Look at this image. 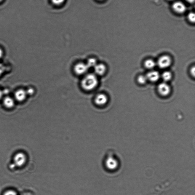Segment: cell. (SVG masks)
Wrapping results in <instances>:
<instances>
[{"label":"cell","instance_id":"6da1fadb","mask_svg":"<svg viewBox=\"0 0 195 195\" xmlns=\"http://www.w3.org/2000/svg\"><path fill=\"white\" fill-rule=\"evenodd\" d=\"M98 84L97 77L94 74H90L87 75L82 80V87L85 91H91L94 89Z\"/></svg>","mask_w":195,"mask_h":195},{"label":"cell","instance_id":"7a4b0ae2","mask_svg":"<svg viewBox=\"0 0 195 195\" xmlns=\"http://www.w3.org/2000/svg\"><path fill=\"white\" fill-rule=\"evenodd\" d=\"M118 160L113 155L108 154L104 161V165L107 170L110 171L116 170L118 167Z\"/></svg>","mask_w":195,"mask_h":195},{"label":"cell","instance_id":"3957f363","mask_svg":"<svg viewBox=\"0 0 195 195\" xmlns=\"http://www.w3.org/2000/svg\"><path fill=\"white\" fill-rule=\"evenodd\" d=\"M171 59L169 56L164 55L159 58L157 61V65L160 68L165 69L171 64Z\"/></svg>","mask_w":195,"mask_h":195},{"label":"cell","instance_id":"277c9868","mask_svg":"<svg viewBox=\"0 0 195 195\" xmlns=\"http://www.w3.org/2000/svg\"><path fill=\"white\" fill-rule=\"evenodd\" d=\"M157 89L159 93L161 95L163 96L169 95L171 91L170 86L165 82L159 84L158 86Z\"/></svg>","mask_w":195,"mask_h":195},{"label":"cell","instance_id":"5b68a950","mask_svg":"<svg viewBox=\"0 0 195 195\" xmlns=\"http://www.w3.org/2000/svg\"><path fill=\"white\" fill-rule=\"evenodd\" d=\"M88 68L89 67L87 64L83 63H79L75 66L74 70L77 75H81L86 73Z\"/></svg>","mask_w":195,"mask_h":195},{"label":"cell","instance_id":"8992f818","mask_svg":"<svg viewBox=\"0 0 195 195\" xmlns=\"http://www.w3.org/2000/svg\"><path fill=\"white\" fill-rule=\"evenodd\" d=\"M26 161V157L25 155L22 153H18L14 156V163L17 166H22L25 164Z\"/></svg>","mask_w":195,"mask_h":195},{"label":"cell","instance_id":"52a82bcc","mask_svg":"<svg viewBox=\"0 0 195 195\" xmlns=\"http://www.w3.org/2000/svg\"><path fill=\"white\" fill-rule=\"evenodd\" d=\"M172 8L175 12L179 14L183 13L186 9L185 4L180 2H177L174 3Z\"/></svg>","mask_w":195,"mask_h":195},{"label":"cell","instance_id":"ba28073f","mask_svg":"<svg viewBox=\"0 0 195 195\" xmlns=\"http://www.w3.org/2000/svg\"><path fill=\"white\" fill-rule=\"evenodd\" d=\"M26 91L23 89L17 90L14 93V97L18 101H21L25 100L27 96Z\"/></svg>","mask_w":195,"mask_h":195},{"label":"cell","instance_id":"9c48e42d","mask_svg":"<svg viewBox=\"0 0 195 195\" xmlns=\"http://www.w3.org/2000/svg\"><path fill=\"white\" fill-rule=\"evenodd\" d=\"M148 80L152 82H157L160 77L159 72L156 71H152L149 72L146 75Z\"/></svg>","mask_w":195,"mask_h":195},{"label":"cell","instance_id":"30bf717a","mask_svg":"<svg viewBox=\"0 0 195 195\" xmlns=\"http://www.w3.org/2000/svg\"><path fill=\"white\" fill-rule=\"evenodd\" d=\"M108 98L105 95L100 94L96 96L95 99V102L98 105L102 106L107 103Z\"/></svg>","mask_w":195,"mask_h":195},{"label":"cell","instance_id":"8fae6325","mask_svg":"<svg viewBox=\"0 0 195 195\" xmlns=\"http://www.w3.org/2000/svg\"><path fill=\"white\" fill-rule=\"evenodd\" d=\"M106 67L103 64H97L94 67L95 72L96 75H104L106 71Z\"/></svg>","mask_w":195,"mask_h":195},{"label":"cell","instance_id":"7c38bea8","mask_svg":"<svg viewBox=\"0 0 195 195\" xmlns=\"http://www.w3.org/2000/svg\"><path fill=\"white\" fill-rule=\"evenodd\" d=\"M3 104L6 108H11L13 107L14 105V100L12 98L7 96L4 98Z\"/></svg>","mask_w":195,"mask_h":195},{"label":"cell","instance_id":"4fadbf2b","mask_svg":"<svg viewBox=\"0 0 195 195\" xmlns=\"http://www.w3.org/2000/svg\"><path fill=\"white\" fill-rule=\"evenodd\" d=\"M156 65V63L152 59H148L144 63V66L146 68L152 69L155 67Z\"/></svg>","mask_w":195,"mask_h":195},{"label":"cell","instance_id":"5bb4252c","mask_svg":"<svg viewBox=\"0 0 195 195\" xmlns=\"http://www.w3.org/2000/svg\"><path fill=\"white\" fill-rule=\"evenodd\" d=\"M162 77L164 81L167 82L171 79L172 75L170 72L165 71L162 74Z\"/></svg>","mask_w":195,"mask_h":195},{"label":"cell","instance_id":"9a60e30c","mask_svg":"<svg viewBox=\"0 0 195 195\" xmlns=\"http://www.w3.org/2000/svg\"><path fill=\"white\" fill-rule=\"evenodd\" d=\"M97 62L96 59H90L88 61L87 63V64L88 67H95L96 64H97Z\"/></svg>","mask_w":195,"mask_h":195},{"label":"cell","instance_id":"2e32d148","mask_svg":"<svg viewBox=\"0 0 195 195\" xmlns=\"http://www.w3.org/2000/svg\"><path fill=\"white\" fill-rule=\"evenodd\" d=\"M148 79L147 78L146 76L145 75H141L138 77V83L141 84H143L146 83Z\"/></svg>","mask_w":195,"mask_h":195},{"label":"cell","instance_id":"e0dca14e","mask_svg":"<svg viewBox=\"0 0 195 195\" xmlns=\"http://www.w3.org/2000/svg\"><path fill=\"white\" fill-rule=\"evenodd\" d=\"M188 19L190 22H194L195 21V15L194 13L191 12L188 15Z\"/></svg>","mask_w":195,"mask_h":195},{"label":"cell","instance_id":"ac0fdd59","mask_svg":"<svg viewBox=\"0 0 195 195\" xmlns=\"http://www.w3.org/2000/svg\"><path fill=\"white\" fill-rule=\"evenodd\" d=\"M52 2L56 5H59L63 3L64 0H51Z\"/></svg>","mask_w":195,"mask_h":195},{"label":"cell","instance_id":"d6986e66","mask_svg":"<svg viewBox=\"0 0 195 195\" xmlns=\"http://www.w3.org/2000/svg\"><path fill=\"white\" fill-rule=\"evenodd\" d=\"M4 195H17V194L15 191H12V190H9V191H6L4 193Z\"/></svg>","mask_w":195,"mask_h":195},{"label":"cell","instance_id":"ffe728a7","mask_svg":"<svg viewBox=\"0 0 195 195\" xmlns=\"http://www.w3.org/2000/svg\"><path fill=\"white\" fill-rule=\"evenodd\" d=\"M4 71V67L2 64L0 63V76H1Z\"/></svg>","mask_w":195,"mask_h":195},{"label":"cell","instance_id":"44dd1931","mask_svg":"<svg viewBox=\"0 0 195 195\" xmlns=\"http://www.w3.org/2000/svg\"><path fill=\"white\" fill-rule=\"evenodd\" d=\"M26 92L27 94L29 95L33 94L34 93V90L32 88H29V89Z\"/></svg>","mask_w":195,"mask_h":195},{"label":"cell","instance_id":"7402d4cb","mask_svg":"<svg viewBox=\"0 0 195 195\" xmlns=\"http://www.w3.org/2000/svg\"><path fill=\"white\" fill-rule=\"evenodd\" d=\"M191 72L192 75L193 76H194L195 75V67H193L192 68H191Z\"/></svg>","mask_w":195,"mask_h":195},{"label":"cell","instance_id":"603a6c76","mask_svg":"<svg viewBox=\"0 0 195 195\" xmlns=\"http://www.w3.org/2000/svg\"><path fill=\"white\" fill-rule=\"evenodd\" d=\"M3 55V52L2 50L0 48V59L2 57Z\"/></svg>","mask_w":195,"mask_h":195},{"label":"cell","instance_id":"cb8c5ba5","mask_svg":"<svg viewBox=\"0 0 195 195\" xmlns=\"http://www.w3.org/2000/svg\"><path fill=\"white\" fill-rule=\"evenodd\" d=\"M3 95V92L2 91H1V90H0V100H1V98H2Z\"/></svg>","mask_w":195,"mask_h":195},{"label":"cell","instance_id":"d4e9b609","mask_svg":"<svg viewBox=\"0 0 195 195\" xmlns=\"http://www.w3.org/2000/svg\"><path fill=\"white\" fill-rule=\"evenodd\" d=\"M186 1L189 2L193 3L194 2L195 0H186Z\"/></svg>","mask_w":195,"mask_h":195},{"label":"cell","instance_id":"484cf974","mask_svg":"<svg viewBox=\"0 0 195 195\" xmlns=\"http://www.w3.org/2000/svg\"><path fill=\"white\" fill-rule=\"evenodd\" d=\"M3 0H0V2H1V1H2Z\"/></svg>","mask_w":195,"mask_h":195},{"label":"cell","instance_id":"4316f807","mask_svg":"<svg viewBox=\"0 0 195 195\" xmlns=\"http://www.w3.org/2000/svg\"><path fill=\"white\" fill-rule=\"evenodd\" d=\"M170 1H172V0H170Z\"/></svg>","mask_w":195,"mask_h":195},{"label":"cell","instance_id":"83f0119b","mask_svg":"<svg viewBox=\"0 0 195 195\" xmlns=\"http://www.w3.org/2000/svg\"><path fill=\"white\" fill-rule=\"evenodd\" d=\"M100 1H101V0H100Z\"/></svg>","mask_w":195,"mask_h":195}]
</instances>
